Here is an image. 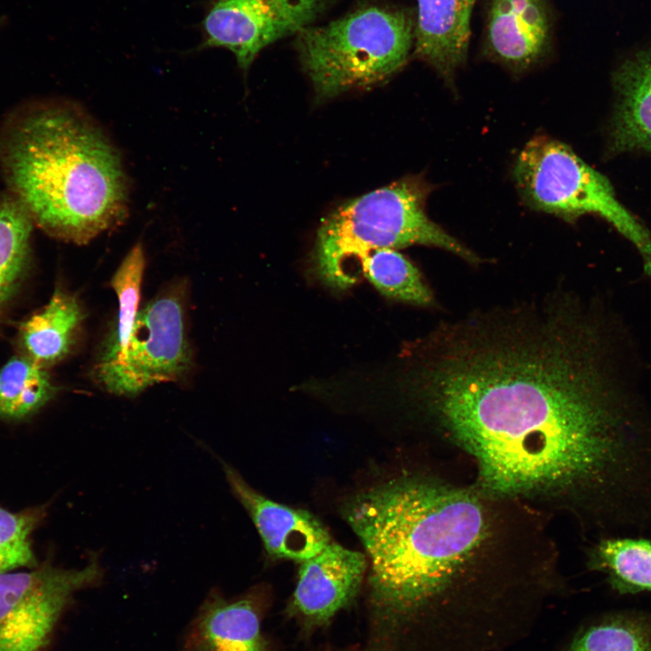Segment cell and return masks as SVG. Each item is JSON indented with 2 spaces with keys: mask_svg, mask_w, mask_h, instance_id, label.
Here are the masks:
<instances>
[{
  "mask_svg": "<svg viewBox=\"0 0 651 651\" xmlns=\"http://www.w3.org/2000/svg\"><path fill=\"white\" fill-rule=\"evenodd\" d=\"M33 222L16 198L0 201V323L29 270Z\"/></svg>",
  "mask_w": 651,
  "mask_h": 651,
  "instance_id": "obj_20",
  "label": "cell"
},
{
  "mask_svg": "<svg viewBox=\"0 0 651 651\" xmlns=\"http://www.w3.org/2000/svg\"><path fill=\"white\" fill-rule=\"evenodd\" d=\"M325 651H337V650H334V649H333V650H325ZM354 651H355V650H354ZM356 651H359V649L356 650Z\"/></svg>",
  "mask_w": 651,
  "mask_h": 651,
  "instance_id": "obj_24",
  "label": "cell"
},
{
  "mask_svg": "<svg viewBox=\"0 0 651 651\" xmlns=\"http://www.w3.org/2000/svg\"><path fill=\"white\" fill-rule=\"evenodd\" d=\"M296 43L316 99L324 101L381 84L397 72L413 47V23L403 11L367 6L302 29Z\"/></svg>",
  "mask_w": 651,
  "mask_h": 651,
  "instance_id": "obj_5",
  "label": "cell"
},
{
  "mask_svg": "<svg viewBox=\"0 0 651 651\" xmlns=\"http://www.w3.org/2000/svg\"><path fill=\"white\" fill-rule=\"evenodd\" d=\"M145 265L144 250L137 243L124 258L109 282L118 300V317L93 368L94 380L103 389L123 363L138 313Z\"/></svg>",
  "mask_w": 651,
  "mask_h": 651,
  "instance_id": "obj_17",
  "label": "cell"
},
{
  "mask_svg": "<svg viewBox=\"0 0 651 651\" xmlns=\"http://www.w3.org/2000/svg\"><path fill=\"white\" fill-rule=\"evenodd\" d=\"M83 317L78 299L57 288L49 302L21 324L20 354L45 369L57 363L72 350Z\"/></svg>",
  "mask_w": 651,
  "mask_h": 651,
  "instance_id": "obj_15",
  "label": "cell"
},
{
  "mask_svg": "<svg viewBox=\"0 0 651 651\" xmlns=\"http://www.w3.org/2000/svg\"><path fill=\"white\" fill-rule=\"evenodd\" d=\"M369 564L359 651H433L438 600L479 547L486 519L471 493L396 476L344 507Z\"/></svg>",
  "mask_w": 651,
  "mask_h": 651,
  "instance_id": "obj_2",
  "label": "cell"
},
{
  "mask_svg": "<svg viewBox=\"0 0 651 651\" xmlns=\"http://www.w3.org/2000/svg\"><path fill=\"white\" fill-rule=\"evenodd\" d=\"M360 275L387 297L420 307L435 302L418 268L397 250L373 248L356 254L346 271L348 288L359 280Z\"/></svg>",
  "mask_w": 651,
  "mask_h": 651,
  "instance_id": "obj_18",
  "label": "cell"
},
{
  "mask_svg": "<svg viewBox=\"0 0 651 651\" xmlns=\"http://www.w3.org/2000/svg\"><path fill=\"white\" fill-rule=\"evenodd\" d=\"M330 0H215L204 20L207 47H224L246 70L267 45L309 26Z\"/></svg>",
  "mask_w": 651,
  "mask_h": 651,
  "instance_id": "obj_9",
  "label": "cell"
},
{
  "mask_svg": "<svg viewBox=\"0 0 651 651\" xmlns=\"http://www.w3.org/2000/svg\"><path fill=\"white\" fill-rule=\"evenodd\" d=\"M55 393L56 387L45 368L24 355H15L0 368V420H26Z\"/></svg>",
  "mask_w": 651,
  "mask_h": 651,
  "instance_id": "obj_21",
  "label": "cell"
},
{
  "mask_svg": "<svg viewBox=\"0 0 651 651\" xmlns=\"http://www.w3.org/2000/svg\"><path fill=\"white\" fill-rule=\"evenodd\" d=\"M184 315L180 287L163 291L138 310L123 363L104 390L132 397L183 378L192 364Z\"/></svg>",
  "mask_w": 651,
  "mask_h": 651,
  "instance_id": "obj_8",
  "label": "cell"
},
{
  "mask_svg": "<svg viewBox=\"0 0 651 651\" xmlns=\"http://www.w3.org/2000/svg\"><path fill=\"white\" fill-rule=\"evenodd\" d=\"M429 193L426 182L407 176L338 207L317 231L313 269L318 279L342 289L351 259L373 248L432 246L478 264L481 259L476 252L428 217Z\"/></svg>",
  "mask_w": 651,
  "mask_h": 651,
  "instance_id": "obj_4",
  "label": "cell"
},
{
  "mask_svg": "<svg viewBox=\"0 0 651 651\" xmlns=\"http://www.w3.org/2000/svg\"><path fill=\"white\" fill-rule=\"evenodd\" d=\"M514 176L524 201L533 209L572 222L593 213L612 224L637 249L651 275V235L619 203L609 180L569 146L537 137L519 153Z\"/></svg>",
  "mask_w": 651,
  "mask_h": 651,
  "instance_id": "obj_6",
  "label": "cell"
},
{
  "mask_svg": "<svg viewBox=\"0 0 651 651\" xmlns=\"http://www.w3.org/2000/svg\"><path fill=\"white\" fill-rule=\"evenodd\" d=\"M617 82L614 145L620 150L651 152V50L627 61Z\"/></svg>",
  "mask_w": 651,
  "mask_h": 651,
  "instance_id": "obj_16",
  "label": "cell"
},
{
  "mask_svg": "<svg viewBox=\"0 0 651 651\" xmlns=\"http://www.w3.org/2000/svg\"><path fill=\"white\" fill-rule=\"evenodd\" d=\"M570 651H651V618L633 614L609 617L576 637Z\"/></svg>",
  "mask_w": 651,
  "mask_h": 651,
  "instance_id": "obj_22",
  "label": "cell"
},
{
  "mask_svg": "<svg viewBox=\"0 0 651 651\" xmlns=\"http://www.w3.org/2000/svg\"><path fill=\"white\" fill-rule=\"evenodd\" d=\"M44 514L42 507L13 513L0 506V573L34 566L30 537Z\"/></svg>",
  "mask_w": 651,
  "mask_h": 651,
  "instance_id": "obj_23",
  "label": "cell"
},
{
  "mask_svg": "<svg viewBox=\"0 0 651 651\" xmlns=\"http://www.w3.org/2000/svg\"><path fill=\"white\" fill-rule=\"evenodd\" d=\"M0 152L16 199L49 235L83 245L125 217L119 156L80 110L60 105L30 109L8 126Z\"/></svg>",
  "mask_w": 651,
  "mask_h": 651,
  "instance_id": "obj_3",
  "label": "cell"
},
{
  "mask_svg": "<svg viewBox=\"0 0 651 651\" xmlns=\"http://www.w3.org/2000/svg\"><path fill=\"white\" fill-rule=\"evenodd\" d=\"M590 567L620 594L651 592V539L606 537L590 551Z\"/></svg>",
  "mask_w": 651,
  "mask_h": 651,
  "instance_id": "obj_19",
  "label": "cell"
},
{
  "mask_svg": "<svg viewBox=\"0 0 651 651\" xmlns=\"http://www.w3.org/2000/svg\"><path fill=\"white\" fill-rule=\"evenodd\" d=\"M103 577L96 553L80 569L44 564L0 573V651H43L74 595Z\"/></svg>",
  "mask_w": 651,
  "mask_h": 651,
  "instance_id": "obj_7",
  "label": "cell"
},
{
  "mask_svg": "<svg viewBox=\"0 0 651 651\" xmlns=\"http://www.w3.org/2000/svg\"><path fill=\"white\" fill-rule=\"evenodd\" d=\"M476 0H417L414 53L448 82L467 59Z\"/></svg>",
  "mask_w": 651,
  "mask_h": 651,
  "instance_id": "obj_14",
  "label": "cell"
},
{
  "mask_svg": "<svg viewBox=\"0 0 651 651\" xmlns=\"http://www.w3.org/2000/svg\"><path fill=\"white\" fill-rule=\"evenodd\" d=\"M222 465L232 493L250 516L269 555L300 563L332 542L326 527L312 514L270 500L232 467L225 462Z\"/></svg>",
  "mask_w": 651,
  "mask_h": 651,
  "instance_id": "obj_12",
  "label": "cell"
},
{
  "mask_svg": "<svg viewBox=\"0 0 651 651\" xmlns=\"http://www.w3.org/2000/svg\"><path fill=\"white\" fill-rule=\"evenodd\" d=\"M360 552L330 542L300 562L287 615L306 637L327 626L358 594L367 570Z\"/></svg>",
  "mask_w": 651,
  "mask_h": 651,
  "instance_id": "obj_10",
  "label": "cell"
},
{
  "mask_svg": "<svg viewBox=\"0 0 651 651\" xmlns=\"http://www.w3.org/2000/svg\"><path fill=\"white\" fill-rule=\"evenodd\" d=\"M571 290L441 321L402 350L400 391L505 495H591L615 528L651 518V420L616 382Z\"/></svg>",
  "mask_w": 651,
  "mask_h": 651,
  "instance_id": "obj_1",
  "label": "cell"
},
{
  "mask_svg": "<svg viewBox=\"0 0 651 651\" xmlns=\"http://www.w3.org/2000/svg\"><path fill=\"white\" fill-rule=\"evenodd\" d=\"M269 608L260 588L234 598L212 589L188 624L179 651H271L262 627Z\"/></svg>",
  "mask_w": 651,
  "mask_h": 651,
  "instance_id": "obj_11",
  "label": "cell"
},
{
  "mask_svg": "<svg viewBox=\"0 0 651 651\" xmlns=\"http://www.w3.org/2000/svg\"><path fill=\"white\" fill-rule=\"evenodd\" d=\"M552 31L547 0H488L486 51L513 71L527 70L547 54Z\"/></svg>",
  "mask_w": 651,
  "mask_h": 651,
  "instance_id": "obj_13",
  "label": "cell"
}]
</instances>
